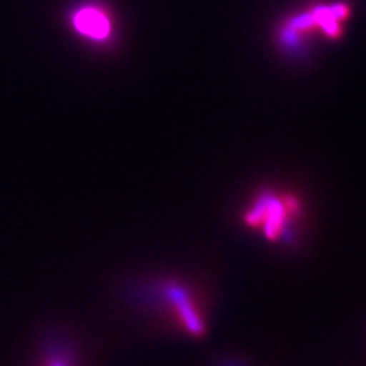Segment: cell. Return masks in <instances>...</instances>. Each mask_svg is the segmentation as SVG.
I'll return each instance as SVG.
<instances>
[{
  "label": "cell",
  "instance_id": "cell-1",
  "mask_svg": "<svg viewBox=\"0 0 366 366\" xmlns=\"http://www.w3.org/2000/svg\"><path fill=\"white\" fill-rule=\"evenodd\" d=\"M81 354L71 328L49 324L34 340L29 366H83Z\"/></svg>",
  "mask_w": 366,
  "mask_h": 366
},
{
  "label": "cell",
  "instance_id": "cell-2",
  "mask_svg": "<svg viewBox=\"0 0 366 366\" xmlns=\"http://www.w3.org/2000/svg\"><path fill=\"white\" fill-rule=\"evenodd\" d=\"M296 204L292 199H264L247 215V222L264 229L269 238H277L289 217L295 214Z\"/></svg>",
  "mask_w": 366,
  "mask_h": 366
},
{
  "label": "cell",
  "instance_id": "cell-3",
  "mask_svg": "<svg viewBox=\"0 0 366 366\" xmlns=\"http://www.w3.org/2000/svg\"><path fill=\"white\" fill-rule=\"evenodd\" d=\"M72 25L76 32L92 40H106L112 32L109 17L92 6L78 9L72 17Z\"/></svg>",
  "mask_w": 366,
  "mask_h": 366
}]
</instances>
